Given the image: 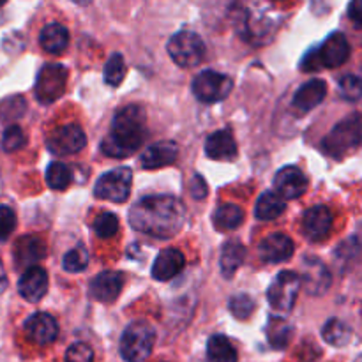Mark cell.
Wrapping results in <instances>:
<instances>
[{"mask_svg":"<svg viewBox=\"0 0 362 362\" xmlns=\"http://www.w3.org/2000/svg\"><path fill=\"white\" fill-rule=\"evenodd\" d=\"M18 292L28 303H39L48 292V274L45 269L39 265L28 267L18 281Z\"/></svg>","mask_w":362,"mask_h":362,"instance_id":"cell-14","label":"cell"},{"mask_svg":"<svg viewBox=\"0 0 362 362\" xmlns=\"http://www.w3.org/2000/svg\"><path fill=\"white\" fill-rule=\"evenodd\" d=\"M332 228V214L324 205H317L306 211L303 218V233L310 240H322Z\"/></svg>","mask_w":362,"mask_h":362,"instance_id":"cell-18","label":"cell"},{"mask_svg":"<svg viewBox=\"0 0 362 362\" xmlns=\"http://www.w3.org/2000/svg\"><path fill=\"white\" fill-rule=\"evenodd\" d=\"M177 156H179V147H177L175 141L165 140L158 141V144H152L141 154L140 163L145 170H158L175 163Z\"/></svg>","mask_w":362,"mask_h":362,"instance_id":"cell-20","label":"cell"},{"mask_svg":"<svg viewBox=\"0 0 362 362\" xmlns=\"http://www.w3.org/2000/svg\"><path fill=\"white\" fill-rule=\"evenodd\" d=\"M207 193H209V187L207 184H205V180L202 179L200 175H194L193 184H191V194H193V198H197V200H204V198L207 197Z\"/></svg>","mask_w":362,"mask_h":362,"instance_id":"cell-40","label":"cell"},{"mask_svg":"<svg viewBox=\"0 0 362 362\" xmlns=\"http://www.w3.org/2000/svg\"><path fill=\"white\" fill-rule=\"evenodd\" d=\"M322 336L332 346H345L352 339V329L339 318H331L322 329Z\"/></svg>","mask_w":362,"mask_h":362,"instance_id":"cell-29","label":"cell"},{"mask_svg":"<svg viewBox=\"0 0 362 362\" xmlns=\"http://www.w3.org/2000/svg\"><path fill=\"white\" fill-rule=\"evenodd\" d=\"M293 240L285 233H271L265 237L258 246V253L264 262L269 264H281L293 255Z\"/></svg>","mask_w":362,"mask_h":362,"instance_id":"cell-16","label":"cell"},{"mask_svg":"<svg viewBox=\"0 0 362 362\" xmlns=\"http://www.w3.org/2000/svg\"><path fill=\"white\" fill-rule=\"evenodd\" d=\"M357 362H362V356L359 357V359H357Z\"/></svg>","mask_w":362,"mask_h":362,"instance_id":"cell-45","label":"cell"},{"mask_svg":"<svg viewBox=\"0 0 362 362\" xmlns=\"http://www.w3.org/2000/svg\"><path fill=\"white\" fill-rule=\"evenodd\" d=\"M87 264H88V253L83 246H76L74 250L67 251L66 257H64L62 260L64 271L73 272V274L83 271V269L87 267Z\"/></svg>","mask_w":362,"mask_h":362,"instance_id":"cell-33","label":"cell"},{"mask_svg":"<svg viewBox=\"0 0 362 362\" xmlns=\"http://www.w3.org/2000/svg\"><path fill=\"white\" fill-rule=\"evenodd\" d=\"M124 286V276L117 271H105L88 285V293L99 303H113Z\"/></svg>","mask_w":362,"mask_h":362,"instance_id":"cell-15","label":"cell"},{"mask_svg":"<svg viewBox=\"0 0 362 362\" xmlns=\"http://www.w3.org/2000/svg\"><path fill=\"white\" fill-rule=\"evenodd\" d=\"M131 182H133V172L126 166H120V168H115L99 177L94 187V194L103 200L122 204L129 198Z\"/></svg>","mask_w":362,"mask_h":362,"instance_id":"cell-8","label":"cell"},{"mask_svg":"<svg viewBox=\"0 0 362 362\" xmlns=\"http://www.w3.org/2000/svg\"><path fill=\"white\" fill-rule=\"evenodd\" d=\"M25 145V134L20 126H7L2 134V148L6 152H16Z\"/></svg>","mask_w":362,"mask_h":362,"instance_id":"cell-36","label":"cell"},{"mask_svg":"<svg viewBox=\"0 0 362 362\" xmlns=\"http://www.w3.org/2000/svg\"><path fill=\"white\" fill-rule=\"evenodd\" d=\"M191 88H193V94L197 95L198 101L218 103L228 98L233 88V81L226 74L207 69L194 76Z\"/></svg>","mask_w":362,"mask_h":362,"instance_id":"cell-7","label":"cell"},{"mask_svg":"<svg viewBox=\"0 0 362 362\" xmlns=\"http://www.w3.org/2000/svg\"><path fill=\"white\" fill-rule=\"evenodd\" d=\"M349 14L356 25L362 27V0H352L349 6Z\"/></svg>","mask_w":362,"mask_h":362,"instance_id":"cell-41","label":"cell"},{"mask_svg":"<svg viewBox=\"0 0 362 362\" xmlns=\"http://www.w3.org/2000/svg\"><path fill=\"white\" fill-rule=\"evenodd\" d=\"M290 334H292V327L285 320H276V318H272L267 329V336L269 341H271V345L274 349H285L290 341Z\"/></svg>","mask_w":362,"mask_h":362,"instance_id":"cell-32","label":"cell"},{"mask_svg":"<svg viewBox=\"0 0 362 362\" xmlns=\"http://www.w3.org/2000/svg\"><path fill=\"white\" fill-rule=\"evenodd\" d=\"M16 228V214L9 205H0V243H6Z\"/></svg>","mask_w":362,"mask_h":362,"instance_id":"cell-37","label":"cell"},{"mask_svg":"<svg viewBox=\"0 0 362 362\" xmlns=\"http://www.w3.org/2000/svg\"><path fill=\"white\" fill-rule=\"evenodd\" d=\"M71 2L78 4V6H87V4H90L92 0H71Z\"/></svg>","mask_w":362,"mask_h":362,"instance_id":"cell-43","label":"cell"},{"mask_svg":"<svg viewBox=\"0 0 362 362\" xmlns=\"http://www.w3.org/2000/svg\"><path fill=\"white\" fill-rule=\"evenodd\" d=\"M156 332L147 322H133L120 338V356L126 362H144L151 356Z\"/></svg>","mask_w":362,"mask_h":362,"instance_id":"cell-4","label":"cell"},{"mask_svg":"<svg viewBox=\"0 0 362 362\" xmlns=\"http://www.w3.org/2000/svg\"><path fill=\"white\" fill-rule=\"evenodd\" d=\"M244 258H246V247L239 243V240H230L223 246L221 250V274L226 279H232L233 274L239 271L243 265Z\"/></svg>","mask_w":362,"mask_h":362,"instance_id":"cell-25","label":"cell"},{"mask_svg":"<svg viewBox=\"0 0 362 362\" xmlns=\"http://www.w3.org/2000/svg\"><path fill=\"white\" fill-rule=\"evenodd\" d=\"M94 232L101 239H112L119 232V219L112 212H103L94 219Z\"/></svg>","mask_w":362,"mask_h":362,"instance_id":"cell-34","label":"cell"},{"mask_svg":"<svg viewBox=\"0 0 362 362\" xmlns=\"http://www.w3.org/2000/svg\"><path fill=\"white\" fill-rule=\"evenodd\" d=\"M64 362H94V352L85 343H74L67 349Z\"/></svg>","mask_w":362,"mask_h":362,"instance_id":"cell-38","label":"cell"},{"mask_svg":"<svg viewBox=\"0 0 362 362\" xmlns=\"http://www.w3.org/2000/svg\"><path fill=\"white\" fill-rule=\"evenodd\" d=\"M67 69L60 64H46L37 76L35 95L41 103L57 101L66 90Z\"/></svg>","mask_w":362,"mask_h":362,"instance_id":"cell-10","label":"cell"},{"mask_svg":"<svg viewBox=\"0 0 362 362\" xmlns=\"http://www.w3.org/2000/svg\"><path fill=\"white\" fill-rule=\"evenodd\" d=\"M327 94V83L324 80H310L297 88L293 94V106L300 112H310L317 108Z\"/></svg>","mask_w":362,"mask_h":362,"instance_id":"cell-23","label":"cell"},{"mask_svg":"<svg viewBox=\"0 0 362 362\" xmlns=\"http://www.w3.org/2000/svg\"><path fill=\"white\" fill-rule=\"evenodd\" d=\"M168 55L180 67H194L204 60L205 45L202 37L194 32L182 30L172 35L166 45Z\"/></svg>","mask_w":362,"mask_h":362,"instance_id":"cell-5","label":"cell"},{"mask_svg":"<svg viewBox=\"0 0 362 362\" xmlns=\"http://www.w3.org/2000/svg\"><path fill=\"white\" fill-rule=\"evenodd\" d=\"M286 204L281 197L274 193V191H265L260 194L257 202V209H255V214L262 221H271V219L279 218V216L285 212Z\"/></svg>","mask_w":362,"mask_h":362,"instance_id":"cell-26","label":"cell"},{"mask_svg":"<svg viewBox=\"0 0 362 362\" xmlns=\"http://www.w3.org/2000/svg\"><path fill=\"white\" fill-rule=\"evenodd\" d=\"M71 179H73L71 170L64 163H52L46 170V182L55 191H62L69 187Z\"/></svg>","mask_w":362,"mask_h":362,"instance_id":"cell-30","label":"cell"},{"mask_svg":"<svg viewBox=\"0 0 362 362\" xmlns=\"http://www.w3.org/2000/svg\"><path fill=\"white\" fill-rule=\"evenodd\" d=\"M207 357L209 362H237L235 346L230 343L228 338L221 334H216L207 343Z\"/></svg>","mask_w":362,"mask_h":362,"instance_id":"cell-28","label":"cell"},{"mask_svg":"<svg viewBox=\"0 0 362 362\" xmlns=\"http://www.w3.org/2000/svg\"><path fill=\"white\" fill-rule=\"evenodd\" d=\"M145 136L144 110L136 105L124 106L113 117L112 133L103 140L101 151L112 158H129L141 147Z\"/></svg>","mask_w":362,"mask_h":362,"instance_id":"cell-2","label":"cell"},{"mask_svg":"<svg viewBox=\"0 0 362 362\" xmlns=\"http://www.w3.org/2000/svg\"><path fill=\"white\" fill-rule=\"evenodd\" d=\"M87 144L83 129L74 124H67V126H60L49 134L48 138V148L53 154L59 156H71L80 152Z\"/></svg>","mask_w":362,"mask_h":362,"instance_id":"cell-11","label":"cell"},{"mask_svg":"<svg viewBox=\"0 0 362 362\" xmlns=\"http://www.w3.org/2000/svg\"><path fill=\"white\" fill-rule=\"evenodd\" d=\"M308 179L297 166H285L274 177V193L283 200H293L306 193Z\"/></svg>","mask_w":362,"mask_h":362,"instance_id":"cell-12","label":"cell"},{"mask_svg":"<svg viewBox=\"0 0 362 362\" xmlns=\"http://www.w3.org/2000/svg\"><path fill=\"white\" fill-rule=\"evenodd\" d=\"M205 154L214 161H232L237 156V144L228 129L212 133L205 141Z\"/></svg>","mask_w":362,"mask_h":362,"instance_id":"cell-22","label":"cell"},{"mask_svg":"<svg viewBox=\"0 0 362 362\" xmlns=\"http://www.w3.org/2000/svg\"><path fill=\"white\" fill-rule=\"evenodd\" d=\"M339 94L349 101H359L362 98V78L354 76V74L341 78L339 80Z\"/></svg>","mask_w":362,"mask_h":362,"instance_id":"cell-35","label":"cell"},{"mask_svg":"<svg viewBox=\"0 0 362 362\" xmlns=\"http://www.w3.org/2000/svg\"><path fill=\"white\" fill-rule=\"evenodd\" d=\"M276 2H283V0H276Z\"/></svg>","mask_w":362,"mask_h":362,"instance_id":"cell-46","label":"cell"},{"mask_svg":"<svg viewBox=\"0 0 362 362\" xmlns=\"http://www.w3.org/2000/svg\"><path fill=\"white\" fill-rule=\"evenodd\" d=\"M186 207L173 197H145L129 211V223L136 232L156 239H172L182 230Z\"/></svg>","mask_w":362,"mask_h":362,"instance_id":"cell-1","label":"cell"},{"mask_svg":"<svg viewBox=\"0 0 362 362\" xmlns=\"http://www.w3.org/2000/svg\"><path fill=\"white\" fill-rule=\"evenodd\" d=\"M300 276L292 271L279 272L271 283L267 292V299L274 310L288 313L297 300V293L300 290Z\"/></svg>","mask_w":362,"mask_h":362,"instance_id":"cell-9","label":"cell"},{"mask_svg":"<svg viewBox=\"0 0 362 362\" xmlns=\"http://www.w3.org/2000/svg\"><path fill=\"white\" fill-rule=\"evenodd\" d=\"M39 42L45 52L59 55V53L66 52L67 45H69V32L64 25L48 23L39 34Z\"/></svg>","mask_w":362,"mask_h":362,"instance_id":"cell-24","label":"cell"},{"mask_svg":"<svg viewBox=\"0 0 362 362\" xmlns=\"http://www.w3.org/2000/svg\"><path fill=\"white\" fill-rule=\"evenodd\" d=\"M25 334L32 343L46 346L53 343L59 336V324L48 313H35L25 322Z\"/></svg>","mask_w":362,"mask_h":362,"instance_id":"cell-13","label":"cell"},{"mask_svg":"<svg viewBox=\"0 0 362 362\" xmlns=\"http://www.w3.org/2000/svg\"><path fill=\"white\" fill-rule=\"evenodd\" d=\"M230 310H232L233 317L240 318V320H246L255 310V303L247 296H235L230 300Z\"/></svg>","mask_w":362,"mask_h":362,"instance_id":"cell-39","label":"cell"},{"mask_svg":"<svg viewBox=\"0 0 362 362\" xmlns=\"http://www.w3.org/2000/svg\"><path fill=\"white\" fill-rule=\"evenodd\" d=\"M184 267H186V257L175 247H168V250H163L154 260L152 278L156 281H170L175 276H179L184 271Z\"/></svg>","mask_w":362,"mask_h":362,"instance_id":"cell-17","label":"cell"},{"mask_svg":"<svg viewBox=\"0 0 362 362\" xmlns=\"http://www.w3.org/2000/svg\"><path fill=\"white\" fill-rule=\"evenodd\" d=\"M6 2H7V0H0V7H2Z\"/></svg>","mask_w":362,"mask_h":362,"instance_id":"cell-44","label":"cell"},{"mask_svg":"<svg viewBox=\"0 0 362 362\" xmlns=\"http://www.w3.org/2000/svg\"><path fill=\"white\" fill-rule=\"evenodd\" d=\"M126 74V62L120 53H113L105 64V81L110 87H119Z\"/></svg>","mask_w":362,"mask_h":362,"instance_id":"cell-31","label":"cell"},{"mask_svg":"<svg viewBox=\"0 0 362 362\" xmlns=\"http://www.w3.org/2000/svg\"><path fill=\"white\" fill-rule=\"evenodd\" d=\"M350 55V45L341 32H334L324 41V45L317 49V53H311L306 59V71H317L318 67H339L346 62Z\"/></svg>","mask_w":362,"mask_h":362,"instance_id":"cell-6","label":"cell"},{"mask_svg":"<svg viewBox=\"0 0 362 362\" xmlns=\"http://www.w3.org/2000/svg\"><path fill=\"white\" fill-rule=\"evenodd\" d=\"M300 283H304V288L310 296H324L331 286V274L320 260L308 258L304 260V276L300 278Z\"/></svg>","mask_w":362,"mask_h":362,"instance_id":"cell-19","label":"cell"},{"mask_svg":"<svg viewBox=\"0 0 362 362\" xmlns=\"http://www.w3.org/2000/svg\"><path fill=\"white\" fill-rule=\"evenodd\" d=\"M7 290V274L6 269H4L2 260H0V293H4Z\"/></svg>","mask_w":362,"mask_h":362,"instance_id":"cell-42","label":"cell"},{"mask_svg":"<svg viewBox=\"0 0 362 362\" xmlns=\"http://www.w3.org/2000/svg\"><path fill=\"white\" fill-rule=\"evenodd\" d=\"M212 221L218 230H235L243 225L244 211L235 204H223L214 211Z\"/></svg>","mask_w":362,"mask_h":362,"instance_id":"cell-27","label":"cell"},{"mask_svg":"<svg viewBox=\"0 0 362 362\" xmlns=\"http://www.w3.org/2000/svg\"><path fill=\"white\" fill-rule=\"evenodd\" d=\"M362 145V117L350 115L332 127L331 133L322 141V148L331 158L341 159L352 154Z\"/></svg>","mask_w":362,"mask_h":362,"instance_id":"cell-3","label":"cell"},{"mask_svg":"<svg viewBox=\"0 0 362 362\" xmlns=\"http://www.w3.org/2000/svg\"><path fill=\"white\" fill-rule=\"evenodd\" d=\"M46 255L45 240L34 235H25L14 246V262L18 267H34Z\"/></svg>","mask_w":362,"mask_h":362,"instance_id":"cell-21","label":"cell"}]
</instances>
